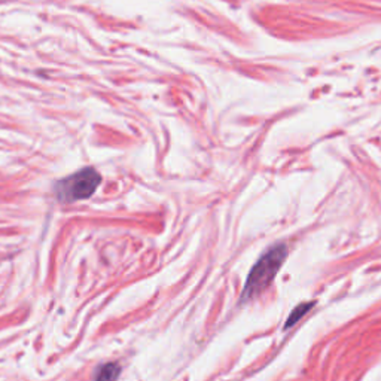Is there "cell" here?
I'll return each instance as SVG.
<instances>
[{
	"mask_svg": "<svg viewBox=\"0 0 381 381\" xmlns=\"http://www.w3.org/2000/svg\"><path fill=\"white\" fill-rule=\"evenodd\" d=\"M286 256L288 248L285 245H275L259 258L258 263L253 265L252 271L248 275V282L245 285L241 300L249 301L258 295H261L274 280V277L286 261Z\"/></svg>",
	"mask_w": 381,
	"mask_h": 381,
	"instance_id": "6da1fadb",
	"label": "cell"
},
{
	"mask_svg": "<svg viewBox=\"0 0 381 381\" xmlns=\"http://www.w3.org/2000/svg\"><path fill=\"white\" fill-rule=\"evenodd\" d=\"M121 372V367L116 363H108V365L101 367L97 372L96 381H116Z\"/></svg>",
	"mask_w": 381,
	"mask_h": 381,
	"instance_id": "3957f363",
	"label": "cell"
},
{
	"mask_svg": "<svg viewBox=\"0 0 381 381\" xmlns=\"http://www.w3.org/2000/svg\"><path fill=\"white\" fill-rule=\"evenodd\" d=\"M101 182L100 173L91 167L79 170L75 175L60 181L56 185V194L60 201L71 203L85 200L94 194Z\"/></svg>",
	"mask_w": 381,
	"mask_h": 381,
	"instance_id": "7a4b0ae2",
	"label": "cell"
},
{
	"mask_svg": "<svg viewBox=\"0 0 381 381\" xmlns=\"http://www.w3.org/2000/svg\"><path fill=\"white\" fill-rule=\"evenodd\" d=\"M311 308H313V303H308V304H301V305H298L295 310H293L292 311V313H290V316H289V319H288V322H286V325H285V329H289L292 325H295L305 313H307V311H310Z\"/></svg>",
	"mask_w": 381,
	"mask_h": 381,
	"instance_id": "277c9868",
	"label": "cell"
}]
</instances>
